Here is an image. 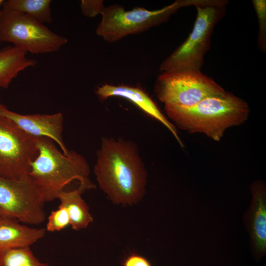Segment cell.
I'll use <instances>...</instances> for the list:
<instances>
[{
    "label": "cell",
    "instance_id": "1",
    "mask_svg": "<svg viewBox=\"0 0 266 266\" xmlns=\"http://www.w3.org/2000/svg\"><path fill=\"white\" fill-rule=\"evenodd\" d=\"M94 172L100 188L116 204L135 203L145 194V166L136 146L130 141L103 138Z\"/></svg>",
    "mask_w": 266,
    "mask_h": 266
},
{
    "label": "cell",
    "instance_id": "2",
    "mask_svg": "<svg viewBox=\"0 0 266 266\" xmlns=\"http://www.w3.org/2000/svg\"><path fill=\"white\" fill-rule=\"evenodd\" d=\"M37 154L30 164L28 175L45 202L58 199L64 188L74 180L82 192L95 188L89 178L86 159L71 150L65 154L55 142L46 137H36Z\"/></svg>",
    "mask_w": 266,
    "mask_h": 266
},
{
    "label": "cell",
    "instance_id": "3",
    "mask_svg": "<svg viewBox=\"0 0 266 266\" xmlns=\"http://www.w3.org/2000/svg\"><path fill=\"white\" fill-rule=\"evenodd\" d=\"M165 110L181 129L203 133L215 141L221 139L228 128L243 123L249 113L244 100L226 91L192 106Z\"/></svg>",
    "mask_w": 266,
    "mask_h": 266
},
{
    "label": "cell",
    "instance_id": "4",
    "mask_svg": "<svg viewBox=\"0 0 266 266\" xmlns=\"http://www.w3.org/2000/svg\"><path fill=\"white\" fill-rule=\"evenodd\" d=\"M226 0H195L197 16L193 29L187 39L163 61V72L200 70L209 49L213 29L225 15Z\"/></svg>",
    "mask_w": 266,
    "mask_h": 266
},
{
    "label": "cell",
    "instance_id": "5",
    "mask_svg": "<svg viewBox=\"0 0 266 266\" xmlns=\"http://www.w3.org/2000/svg\"><path fill=\"white\" fill-rule=\"evenodd\" d=\"M195 0H178L163 8L150 10L135 7L127 11L119 4L105 7L96 34L110 43L124 37L142 33L166 21L179 9L193 5Z\"/></svg>",
    "mask_w": 266,
    "mask_h": 266
},
{
    "label": "cell",
    "instance_id": "6",
    "mask_svg": "<svg viewBox=\"0 0 266 266\" xmlns=\"http://www.w3.org/2000/svg\"><path fill=\"white\" fill-rule=\"evenodd\" d=\"M155 91L165 109L192 106L226 92L200 70H195L163 72L157 79Z\"/></svg>",
    "mask_w": 266,
    "mask_h": 266
},
{
    "label": "cell",
    "instance_id": "7",
    "mask_svg": "<svg viewBox=\"0 0 266 266\" xmlns=\"http://www.w3.org/2000/svg\"><path fill=\"white\" fill-rule=\"evenodd\" d=\"M0 40L33 54L56 52L68 41L36 19L5 9L0 10Z\"/></svg>",
    "mask_w": 266,
    "mask_h": 266
},
{
    "label": "cell",
    "instance_id": "8",
    "mask_svg": "<svg viewBox=\"0 0 266 266\" xmlns=\"http://www.w3.org/2000/svg\"><path fill=\"white\" fill-rule=\"evenodd\" d=\"M44 203L28 174L19 179L0 176V217L39 225L45 219Z\"/></svg>",
    "mask_w": 266,
    "mask_h": 266
},
{
    "label": "cell",
    "instance_id": "9",
    "mask_svg": "<svg viewBox=\"0 0 266 266\" xmlns=\"http://www.w3.org/2000/svg\"><path fill=\"white\" fill-rule=\"evenodd\" d=\"M37 152L36 137L0 117V176L19 179L28 174Z\"/></svg>",
    "mask_w": 266,
    "mask_h": 266
},
{
    "label": "cell",
    "instance_id": "10",
    "mask_svg": "<svg viewBox=\"0 0 266 266\" xmlns=\"http://www.w3.org/2000/svg\"><path fill=\"white\" fill-rule=\"evenodd\" d=\"M0 117L34 137H46L53 140L61 151L67 154L62 137L63 116L61 112L52 114L23 115L12 111L0 102Z\"/></svg>",
    "mask_w": 266,
    "mask_h": 266
},
{
    "label": "cell",
    "instance_id": "11",
    "mask_svg": "<svg viewBox=\"0 0 266 266\" xmlns=\"http://www.w3.org/2000/svg\"><path fill=\"white\" fill-rule=\"evenodd\" d=\"M96 94L101 100L111 97L126 99L150 116L159 121L172 133L181 146L183 143L179 138L175 127L160 111L155 102L141 88L128 85L102 84L98 87Z\"/></svg>",
    "mask_w": 266,
    "mask_h": 266
},
{
    "label": "cell",
    "instance_id": "12",
    "mask_svg": "<svg viewBox=\"0 0 266 266\" xmlns=\"http://www.w3.org/2000/svg\"><path fill=\"white\" fill-rule=\"evenodd\" d=\"M45 233V229L30 228L15 219L0 217V251L30 247Z\"/></svg>",
    "mask_w": 266,
    "mask_h": 266
},
{
    "label": "cell",
    "instance_id": "13",
    "mask_svg": "<svg viewBox=\"0 0 266 266\" xmlns=\"http://www.w3.org/2000/svg\"><path fill=\"white\" fill-rule=\"evenodd\" d=\"M253 202L250 226L253 244L257 252L263 253L266 248V200L264 185L255 184L252 189Z\"/></svg>",
    "mask_w": 266,
    "mask_h": 266
},
{
    "label": "cell",
    "instance_id": "14",
    "mask_svg": "<svg viewBox=\"0 0 266 266\" xmlns=\"http://www.w3.org/2000/svg\"><path fill=\"white\" fill-rule=\"evenodd\" d=\"M27 53L14 46L0 51V88H8L20 71L36 65L35 60L26 57Z\"/></svg>",
    "mask_w": 266,
    "mask_h": 266
},
{
    "label": "cell",
    "instance_id": "15",
    "mask_svg": "<svg viewBox=\"0 0 266 266\" xmlns=\"http://www.w3.org/2000/svg\"><path fill=\"white\" fill-rule=\"evenodd\" d=\"M82 193L79 189L64 190L58 197L60 205L64 207L68 213L71 228L76 231L86 228L93 221L88 206L81 197Z\"/></svg>",
    "mask_w": 266,
    "mask_h": 266
},
{
    "label": "cell",
    "instance_id": "16",
    "mask_svg": "<svg viewBox=\"0 0 266 266\" xmlns=\"http://www.w3.org/2000/svg\"><path fill=\"white\" fill-rule=\"evenodd\" d=\"M50 0H8L4 1L2 9L25 14L41 23L52 22Z\"/></svg>",
    "mask_w": 266,
    "mask_h": 266
},
{
    "label": "cell",
    "instance_id": "17",
    "mask_svg": "<svg viewBox=\"0 0 266 266\" xmlns=\"http://www.w3.org/2000/svg\"><path fill=\"white\" fill-rule=\"evenodd\" d=\"M0 266H48L35 257L30 247L0 251Z\"/></svg>",
    "mask_w": 266,
    "mask_h": 266
},
{
    "label": "cell",
    "instance_id": "18",
    "mask_svg": "<svg viewBox=\"0 0 266 266\" xmlns=\"http://www.w3.org/2000/svg\"><path fill=\"white\" fill-rule=\"evenodd\" d=\"M252 3L259 21L258 45L261 51L265 52L266 49V1L253 0Z\"/></svg>",
    "mask_w": 266,
    "mask_h": 266
},
{
    "label": "cell",
    "instance_id": "19",
    "mask_svg": "<svg viewBox=\"0 0 266 266\" xmlns=\"http://www.w3.org/2000/svg\"><path fill=\"white\" fill-rule=\"evenodd\" d=\"M68 225L70 219L66 209L59 205V208L53 211L48 218L46 230L51 232L60 231Z\"/></svg>",
    "mask_w": 266,
    "mask_h": 266
},
{
    "label": "cell",
    "instance_id": "20",
    "mask_svg": "<svg viewBox=\"0 0 266 266\" xmlns=\"http://www.w3.org/2000/svg\"><path fill=\"white\" fill-rule=\"evenodd\" d=\"M105 6L103 0H82L81 1V11L83 15L88 18H94L101 14Z\"/></svg>",
    "mask_w": 266,
    "mask_h": 266
},
{
    "label": "cell",
    "instance_id": "21",
    "mask_svg": "<svg viewBox=\"0 0 266 266\" xmlns=\"http://www.w3.org/2000/svg\"><path fill=\"white\" fill-rule=\"evenodd\" d=\"M123 266H151L150 262L142 256L132 254L124 261Z\"/></svg>",
    "mask_w": 266,
    "mask_h": 266
},
{
    "label": "cell",
    "instance_id": "22",
    "mask_svg": "<svg viewBox=\"0 0 266 266\" xmlns=\"http://www.w3.org/2000/svg\"><path fill=\"white\" fill-rule=\"evenodd\" d=\"M4 1L3 0H0V7L2 6Z\"/></svg>",
    "mask_w": 266,
    "mask_h": 266
},
{
    "label": "cell",
    "instance_id": "23",
    "mask_svg": "<svg viewBox=\"0 0 266 266\" xmlns=\"http://www.w3.org/2000/svg\"></svg>",
    "mask_w": 266,
    "mask_h": 266
}]
</instances>
